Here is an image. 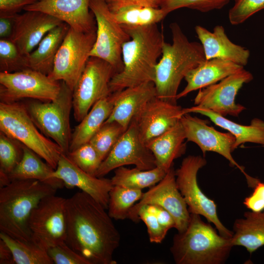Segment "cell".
I'll return each mask as SVG.
<instances>
[{
    "label": "cell",
    "instance_id": "obj_1",
    "mask_svg": "<svg viewBox=\"0 0 264 264\" xmlns=\"http://www.w3.org/2000/svg\"><path fill=\"white\" fill-rule=\"evenodd\" d=\"M106 208L80 191L66 199L65 242L90 264H115L120 235Z\"/></svg>",
    "mask_w": 264,
    "mask_h": 264
},
{
    "label": "cell",
    "instance_id": "obj_2",
    "mask_svg": "<svg viewBox=\"0 0 264 264\" xmlns=\"http://www.w3.org/2000/svg\"><path fill=\"white\" fill-rule=\"evenodd\" d=\"M121 26L131 39L122 45L123 67L110 80L111 93L146 82L154 83L155 68L164 42L157 24L136 27Z\"/></svg>",
    "mask_w": 264,
    "mask_h": 264
},
{
    "label": "cell",
    "instance_id": "obj_3",
    "mask_svg": "<svg viewBox=\"0 0 264 264\" xmlns=\"http://www.w3.org/2000/svg\"><path fill=\"white\" fill-rule=\"evenodd\" d=\"M172 44L163 42L155 72L156 97L176 104L177 90L187 73L206 60L201 44L191 42L179 24L170 25Z\"/></svg>",
    "mask_w": 264,
    "mask_h": 264
},
{
    "label": "cell",
    "instance_id": "obj_4",
    "mask_svg": "<svg viewBox=\"0 0 264 264\" xmlns=\"http://www.w3.org/2000/svg\"><path fill=\"white\" fill-rule=\"evenodd\" d=\"M56 187L35 179L14 180L0 188V232L19 240L33 242L29 226L32 211Z\"/></svg>",
    "mask_w": 264,
    "mask_h": 264
},
{
    "label": "cell",
    "instance_id": "obj_5",
    "mask_svg": "<svg viewBox=\"0 0 264 264\" xmlns=\"http://www.w3.org/2000/svg\"><path fill=\"white\" fill-rule=\"evenodd\" d=\"M230 238L218 234L200 215L190 213L186 229L175 234L170 251L176 264H222L233 247Z\"/></svg>",
    "mask_w": 264,
    "mask_h": 264
},
{
    "label": "cell",
    "instance_id": "obj_6",
    "mask_svg": "<svg viewBox=\"0 0 264 264\" xmlns=\"http://www.w3.org/2000/svg\"><path fill=\"white\" fill-rule=\"evenodd\" d=\"M38 130L24 103L0 102V132L33 151L55 169L63 153Z\"/></svg>",
    "mask_w": 264,
    "mask_h": 264
},
{
    "label": "cell",
    "instance_id": "obj_7",
    "mask_svg": "<svg viewBox=\"0 0 264 264\" xmlns=\"http://www.w3.org/2000/svg\"><path fill=\"white\" fill-rule=\"evenodd\" d=\"M57 97L51 101L32 99L24 103L38 129L51 138L65 154L69 152L71 139L70 114L72 108V90L63 82Z\"/></svg>",
    "mask_w": 264,
    "mask_h": 264
},
{
    "label": "cell",
    "instance_id": "obj_8",
    "mask_svg": "<svg viewBox=\"0 0 264 264\" xmlns=\"http://www.w3.org/2000/svg\"><path fill=\"white\" fill-rule=\"evenodd\" d=\"M206 163V159L200 155H189L184 158L180 167L175 171L176 185L190 213L204 216L209 222L214 224L220 235L230 238L233 232L220 221L215 202L204 194L198 183V172Z\"/></svg>",
    "mask_w": 264,
    "mask_h": 264
},
{
    "label": "cell",
    "instance_id": "obj_9",
    "mask_svg": "<svg viewBox=\"0 0 264 264\" xmlns=\"http://www.w3.org/2000/svg\"><path fill=\"white\" fill-rule=\"evenodd\" d=\"M96 31L83 32L69 27L48 77L55 81H63L73 91L90 57L96 40Z\"/></svg>",
    "mask_w": 264,
    "mask_h": 264
},
{
    "label": "cell",
    "instance_id": "obj_10",
    "mask_svg": "<svg viewBox=\"0 0 264 264\" xmlns=\"http://www.w3.org/2000/svg\"><path fill=\"white\" fill-rule=\"evenodd\" d=\"M89 8L96 24V38L90 52L110 63L116 73L123 67L122 47L130 40L129 34L115 20L104 0H90Z\"/></svg>",
    "mask_w": 264,
    "mask_h": 264
},
{
    "label": "cell",
    "instance_id": "obj_11",
    "mask_svg": "<svg viewBox=\"0 0 264 264\" xmlns=\"http://www.w3.org/2000/svg\"><path fill=\"white\" fill-rule=\"evenodd\" d=\"M116 71L107 61L89 58L72 91V108L75 120L80 122L99 100L111 94L110 82Z\"/></svg>",
    "mask_w": 264,
    "mask_h": 264
},
{
    "label": "cell",
    "instance_id": "obj_12",
    "mask_svg": "<svg viewBox=\"0 0 264 264\" xmlns=\"http://www.w3.org/2000/svg\"><path fill=\"white\" fill-rule=\"evenodd\" d=\"M61 87V81L29 68L0 72L1 102L12 103L25 98L51 101L57 97Z\"/></svg>",
    "mask_w": 264,
    "mask_h": 264
},
{
    "label": "cell",
    "instance_id": "obj_13",
    "mask_svg": "<svg viewBox=\"0 0 264 264\" xmlns=\"http://www.w3.org/2000/svg\"><path fill=\"white\" fill-rule=\"evenodd\" d=\"M66 199L55 194L43 198L32 211L29 221L32 241L47 250L65 242Z\"/></svg>",
    "mask_w": 264,
    "mask_h": 264
},
{
    "label": "cell",
    "instance_id": "obj_14",
    "mask_svg": "<svg viewBox=\"0 0 264 264\" xmlns=\"http://www.w3.org/2000/svg\"><path fill=\"white\" fill-rule=\"evenodd\" d=\"M156 204L170 213L176 222L178 232L184 231L189 224L190 213L187 205L176 183L175 170L173 166L163 178L149 190L143 193L139 202L131 209L128 218L137 223L139 221L138 211L145 204Z\"/></svg>",
    "mask_w": 264,
    "mask_h": 264
},
{
    "label": "cell",
    "instance_id": "obj_15",
    "mask_svg": "<svg viewBox=\"0 0 264 264\" xmlns=\"http://www.w3.org/2000/svg\"><path fill=\"white\" fill-rule=\"evenodd\" d=\"M128 165L141 170L156 167L155 157L142 140L133 120L103 160L95 176L103 177L112 170Z\"/></svg>",
    "mask_w": 264,
    "mask_h": 264
},
{
    "label": "cell",
    "instance_id": "obj_16",
    "mask_svg": "<svg viewBox=\"0 0 264 264\" xmlns=\"http://www.w3.org/2000/svg\"><path fill=\"white\" fill-rule=\"evenodd\" d=\"M253 79L244 68L215 83L199 89L194 99L196 108L210 110L223 116L238 117L245 108L235 102L239 90Z\"/></svg>",
    "mask_w": 264,
    "mask_h": 264
},
{
    "label": "cell",
    "instance_id": "obj_17",
    "mask_svg": "<svg viewBox=\"0 0 264 264\" xmlns=\"http://www.w3.org/2000/svg\"><path fill=\"white\" fill-rule=\"evenodd\" d=\"M180 122L183 126L186 139L196 143L205 154L207 152L217 153L227 159L231 166H236L244 174L249 176L233 158L235 138L229 132H221L209 126L206 121L189 113L183 114Z\"/></svg>",
    "mask_w": 264,
    "mask_h": 264
},
{
    "label": "cell",
    "instance_id": "obj_18",
    "mask_svg": "<svg viewBox=\"0 0 264 264\" xmlns=\"http://www.w3.org/2000/svg\"><path fill=\"white\" fill-rule=\"evenodd\" d=\"M183 115L181 106L155 97L146 104L132 120L142 140L146 144L175 126Z\"/></svg>",
    "mask_w": 264,
    "mask_h": 264
},
{
    "label": "cell",
    "instance_id": "obj_19",
    "mask_svg": "<svg viewBox=\"0 0 264 264\" xmlns=\"http://www.w3.org/2000/svg\"><path fill=\"white\" fill-rule=\"evenodd\" d=\"M90 0H37L25 11H38L50 15L83 32L96 30L94 16L89 11Z\"/></svg>",
    "mask_w": 264,
    "mask_h": 264
},
{
    "label": "cell",
    "instance_id": "obj_20",
    "mask_svg": "<svg viewBox=\"0 0 264 264\" xmlns=\"http://www.w3.org/2000/svg\"><path fill=\"white\" fill-rule=\"evenodd\" d=\"M52 177L61 180L67 188H78L108 209L109 193L113 187L111 179L92 176L77 166L63 154Z\"/></svg>",
    "mask_w": 264,
    "mask_h": 264
},
{
    "label": "cell",
    "instance_id": "obj_21",
    "mask_svg": "<svg viewBox=\"0 0 264 264\" xmlns=\"http://www.w3.org/2000/svg\"><path fill=\"white\" fill-rule=\"evenodd\" d=\"M63 22L43 12L25 11L16 15L10 40L23 55L27 56L48 32Z\"/></svg>",
    "mask_w": 264,
    "mask_h": 264
},
{
    "label": "cell",
    "instance_id": "obj_22",
    "mask_svg": "<svg viewBox=\"0 0 264 264\" xmlns=\"http://www.w3.org/2000/svg\"><path fill=\"white\" fill-rule=\"evenodd\" d=\"M115 96L112 112L106 122H115L127 129L132 119L146 104L156 97L153 82L112 92Z\"/></svg>",
    "mask_w": 264,
    "mask_h": 264
},
{
    "label": "cell",
    "instance_id": "obj_23",
    "mask_svg": "<svg viewBox=\"0 0 264 264\" xmlns=\"http://www.w3.org/2000/svg\"><path fill=\"white\" fill-rule=\"evenodd\" d=\"M195 29L202 46L206 60L219 59L243 66L247 65L249 50L232 42L222 26L216 25L213 32L200 25L196 26Z\"/></svg>",
    "mask_w": 264,
    "mask_h": 264
},
{
    "label": "cell",
    "instance_id": "obj_24",
    "mask_svg": "<svg viewBox=\"0 0 264 264\" xmlns=\"http://www.w3.org/2000/svg\"><path fill=\"white\" fill-rule=\"evenodd\" d=\"M243 68L244 66L229 61L219 59L206 60L186 75L184 79L186 86L177 94V100L193 91L220 82Z\"/></svg>",
    "mask_w": 264,
    "mask_h": 264
},
{
    "label": "cell",
    "instance_id": "obj_25",
    "mask_svg": "<svg viewBox=\"0 0 264 264\" xmlns=\"http://www.w3.org/2000/svg\"><path fill=\"white\" fill-rule=\"evenodd\" d=\"M185 132L179 121L175 126L146 144L155 157L156 167L167 173L173 166L174 160L185 154Z\"/></svg>",
    "mask_w": 264,
    "mask_h": 264
},
{
    "label": "cell",
    "instance_id": "obj_26",
    "mask_svg": "<svg viewBox=\"0 0 264 264\" xmlns=\"http://www.w3.org/2000/svg\"><path fill=\"white\" fill-rule=\"evenodd\" d=\"M194 112L208 117L217 126L225 129L235 138L234 150L246 142H252L264 145V121L254 118L249 125H243L232 121L210 110L195 107L183 109V114Z\"/></svg>",
    "mask_w": 264,
    "mask_h": 264
},
{
    "label": "cell",
    "instance_id": "obj_27",
    "mask_svg": "<svg viewBox=\"0 0 264 264\" xmlns=\"http://www.w3.org/2000/svg\"><path fill=\"white\" fill-rule=\"evenodd\" d=\"M69 28L63 22L48 32L35 49L26 56L27 68L48 75L52 72L58 50Z\"/></svg>",
    "mask_w": 264,
    "mask_h": 264
},
{
    "label": "cell",
    "instance_id": "obj_28",
    "mask_svg": "<svg viewBox=\"0 0 264 264\" xmlns=\"http://www.w3.org/2000/svg\"><path fill=\"white\" fill-rule=\"evenodd\" d=\"M115 101L113 93L98 101L75 127L71 135L69 152L88 143L110 115Z\"/></svg>",
    "mask_w": 264,
    "mask_h": 264
},
{
    "label": "cell",
    "instance_id": "obj_29",
    "mask_svg": "<svg viewBox=\"0 0 264 264\" xmlns=\"http://www.w3.org/2000/svg\"><path fill=\"white\" fill-rule=\"evenodd\" d=\"M243 217L234 222L231 242L233 246L245 247L251 254L264 245V210L245 212Z\"/></svg>",
    "mask_w": 264,
    "mask_h": 264
},
{
    "label": "cell",
    "instance_id": "obj_30",
    "mask_svg": "<svg viewBox=\"0 0 264 264\" xmlns=\"http://www.w3.org/2000/svg\"><path fill=\"white\" fill-rule=\"evenodd\" d=\"M22 144L23 155L19 164L9 175L11 181L35 179L49 184L57 189L65 187L60 179L52 177L55 169L38 154Z\"/></svg>",
    "mask_w": 264,
    "mask_h": 264
},
{
    "label": "cell",
    "instance_id": "obj_31",
    "mask_svg": "<svg viewBox=\"0 0 264 264\" xmlns=\"http://www.w3.org/2000/svg\"><path fill=\"white\" fill-rule=\"evenodd\" d=\"M166 173L158 167L141 170L136 167L129 169L121 166L115 169L114 176L110 179L113 185L142 190L155 185L163 178Z\"/></svg>",
    "mask_w": 264,
    "mask_h": 264
},
{
    "label": "cell",
    "instance_id": "obj_32",
    "mask_svg": "<svg viewBox=\"0 0 264 264\" xmlns=\"http://www.w3.org/2000/svg\"><path fill=\"white\" fill-rule=\"evenodd\" d=\"M0 239L4 242L11 249L15 264H54L47 251L33 242L15 239L2 232H0Z\"/></svg>",
    "mask_w": 264,
    "mask_h": 264
},
{
    "label": "cell",
    "instance_id": "obj_33",
    "mask_svg": "<svg viewBox=\"0 0 264 264\" xmlns=\"http://www.w3.org/2000/svg\"><path fill=\"white\" fill-rule=\"evenodd\" d=\"M112 14L121 25L135 27L157 24L168 14L160 7L139 6L125 7Z\"/></svg>",
    "mask_w": 264,
    "mask_h": 264
},
{
    "label": "cell",
    "instance_id": "obj_34",
    "mask_svg": "<svg viewBox=\"0 0 264 264\" xmlns=\"http://www.w3.org/2000/svg\"><path fill=\"white\" fill-rule=\"evenodd\" d=\"M143 194L142 190L113 185L109 193L108 208L110 216L116 220L127 219L131 209L141 199Z\"/></svg>",
    "mask_w": 264,
    "mask_h": 264
},
{
    "label": "cell",
    "instance_id": "obj_35",
    "mask_svg": "<svg viewBox=\"0 0 264 264\" xmlns=\"http://www.w3.org/2000/svg\"><path fill=\"white\" fill-rule=\"evenodd\" d=\"M127 129L115 122H105L89 143L103 160L106 157Z\"/></svg>",
    "mask_w": 264,
    "mask_h": 264
},
{
    "label": "cell",
    "instance_id": "obj_36",
    "mask_svg": "<svg viewBox=\"0 0 264 264\" xmlns=\"http://www.w3.org/2000/svg\"><path fill=\"white\" fill-rule=\"evenodd\" d=\"M26 56L10 39H0V72H14L27 69Z\"/></svg>",
    "mask_w": 264,
    "mask_h": 264
},
{
    "label": "cell",
    "instance_id": "obj_37",
    "mask_svg": "<svg viewBox=\"0 0 264 264\" xmlns=\"http://www.w3.org/2000/svg\"><path fill=\"white\" fill-rule=\"evenodd\" d=\"M22 144L0 132V171L9 175L21 160Z\"/></svg>",
    "mask_w": 264,
    "mask_h": 264
},
{
    "label": "cell",
    "instance_id": "obj_38",
    "mask_svg": "<svg viewBox=\"0 0 264 264\" xmlns=\"http://www.w3.org/2000/svg\"><path fill=\"white\" fill-rule=\"evenodd\" d=\"M66 155L80 168L94 176L102 162L97 152L89 142L69 152Z\"/></svg>",
    "mask_w": 264,
    "mask_h": 264
},
{
    "label": "cell",
    "instance_id": "obj_39",
    "mask_svg": "<svg viewBox=\"0 0 264 264\" xmlns=\"http://www.w3.org/2000/svg\"><path fill=\"white\" fill-rule=\"evenodd\" d=\"M231 0H161L159 7L168 14L176 9L184 7L202 12H207L220 9Z\"/></svg>",
    "mask_w": 264,
    "mask_h": 264
},
{
    "label": "cell",
    "instance_id": "obj_40",
    "mask_svg": "<svg viewBox=\"0 0 264 264\" xmlns=\"http://www.w3.org/2000/svg\"><path fill=\"white\" fill-rule=\"evenodd\" d=\"M228 12L230 23L240 24L257 12L264 9V0H235Z\"/></svg>",
    "mask_w": 264,
    "mask_h": 264
},
{
    "label": "cell",
    "instance_id": "obj_41",
    "mask_svg": "<svg viewBox=\"0 0 264 264\" xmlns=\"http://www.w3.org/2000/svg\"><path fill=\"white\" fill-rule=\"evenodd\" d=\"M47 252L55 264H90L87 259L73 250L65 242L50 247Z\"/></svg>",
    "mask_w": 264,
    "mask_h": 264
},
{
    "label": "cell",
    "instance_id": "obj_42",
    "mask_svg": "<svg viewBox=\"0 0 264 264\" xmlns=\"http://www.w3.org/2000/svg\"><path fill=\"white\" fill-rule=\"evenodd\" d=\"M137 215L147 227L150 242L161 243L168 231L160 225L155 215L148 210L145 205L139 208Z\"/></svg>",
    "mask_w": 264,
    "mask_h": 264
},
{
    "label": "cell",
    "instance_id": "obj_43",
    "mask_svg": "<svg viewBox=\"0 0 264 264\" xmlns=\"http://www.w3.org/2000/svg\"><path fill=\"white\" fill-rule=\"evenodd\" d=\"M253 188V193L245 198L243 203L251 211L262 212L264 210V183L259 180Z\"/></svg>",
    "mask_w": 264,
    "mask_h": 264
},
{
    "label": "cell",
    "instance_id": "obj_44",
    "mask_svg": "<svg viewBox=\"0 0 264 264\" xmlns=\"http://www.w3.org/2000/svg\"><path fill=\"white\" fill-rule=\"evenodd\" d=\"M110 10L115 13L129 6H139L159 7L161 0H104Z\"/></svg>",
    "mask_w": 264,
    "mask_h": 264
},
{
    "label": "cell",
    "instance_id": "obj_45",
    "mask_svg": "<svg viewBox=\"0 0 264 264\" xmlns=\"http://www.w3.org/2000/svg\"><path fill=\"white\" fill-rule=\"evenodd\" d=\"M148 210L156 216L160 225L167 231L175 228L176 222L174 218L167 210L156 204H145Z\"/></svg>",
    "mask_w": 264,
    "mask_h": 264
},
{
    "label": "cell",
    "instance_id": "obj_46",
    "mask_svg": "<svg viewBox=\"0 0 264 264\" xmlns=\"http://www.w3.org/2000/svg\"><path fill=\"white\" fill-rule=\"evenodd\" d=\"M37 0H0V13L17 14L22 9L35 3Z\"/></svg>",
    "mask_w": 264,
    "mask_h": 264
},
{
    "label": "cell",
    "instance_id": "obj_47",
    "mask_svg": "<svg viewBox=\"0 0 264 264\" xmlns=\"http://www.w3.org/2000/svg\"><path fill=\"white\" fill-rule=\"evenodd\" d=\"M17 14L0 13V38L10 39Z\"/></svg>",
    "mask_w": 264,
    "mask_h": 264
},
{
    "label": "cell",
    "instance_id": "obj_48",
    "mask_svg": "<svg viewBox=\"0 0 264 264\" xmlns=\"http://www.w3.org/2000/svg\"><path fill=\"white\" fill-rule=\"evenodd\" d=\"M0 264H15L12 251L7 244L0 239Z\"/></svg>",
    "mask_w": 264,
    "mask_h": 264
},
{
    "label": "cell",
    "instance_id": "obj_49",
    "mask_svg": "<svg viewBox=\"0 0 264 264\" xmlns=\"http://www.w3.org/2000/svg\"><path fill=\"white\" fill-rule=\"evenodd\" d=\"M11 180L8 174L0 171V188L7 186L10 183Z\"/></svg>",
    "mask_w": 264,
    "mask_h": 264
}]
</instances>
